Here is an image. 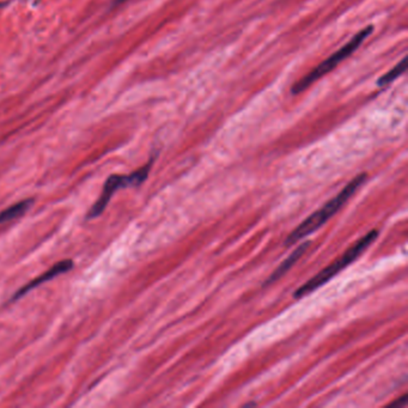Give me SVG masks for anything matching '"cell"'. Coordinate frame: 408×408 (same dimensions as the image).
<instances>
[{"instance_id": "cell-6", "label": "cell", "mask_w": 408, "mask_h": 408, "mask_svg": "<svg viewBox=\"0 0 408 408\" xmlns=\"http://www.w3.org/2000/svg\"><path fill=\"white\" fill-rule=\"evenodd\" d=\"M309 246H310V242H309V241H306V242H304L301 244V246H298L297 248L295 249V251H293V253L291 254V255L288 256L284 262H282V264L279 265V267H278V268L275 269L271 275H269L268 279L264 283V286H268V285L274 284V283L277 282V280H279L283 275L286 274V273L292 268L293 265H295L296 262L302 257L303 254L306 251V249L309 248Z\"/></svg>"}, {"instance_id": "cell-5", "label": "cell", "mask_w": 408, "mask_h": 408, "mask_svg": "<svg viewBox=\"0 0 408 408\" xmlns=\"http://www.w3.org/2000/svg\"><path fill=\"white\" fill-rule=\"evenodd\" d=\"M73 265H74L73 261H72L71 259L61 260V261L56 262V264L54 265L53 267H51L48 271H46L45 273H42V274H40L37 278H35V279H33L31 282L28 283V284H25L24 286L20 287L19 290L16 291V292L14 293V296L10 298L7 303H15L16 301L24 297L27 293H29L31 290H34V288L45 284V283L49 282V280H53L54 278L59 277L60 274H64V273L71 271V269L73 268Z\"/></svg>"}, {"instance_id": "cell-9", "label": "cell", "mask_w": 408, "mask_h": 408, "mask_svg": "<svg viewBox=\"0 0 408 408\" xmlns=\"http://www.w3.org/2000/svg\"><path fill=\"white\" fill-rule=\"evenodd\" d=\"M406 405H407V395H404V396H402L401 399L396 400V401L393 402V404H391L390 406H393V407H396V406L405 407V406H406Z\"/></svg>"}, {"instance_id": "cell-3", "label": "cell", "mask_w": 408, "mask_h": 408, "mask_svg": "<svg viewBox=\"0 0 408 408\" xmlns=\"http://www.w3.org/2000/svg\"><path fill=\"white\" fill-rule=\"evenodd\" d=\"M373 28L370 25V27H366L365 29L360 30L359 33L355 34L346 45L341 47L339 51L335 52L333 55L327 58L323 62H321L319 66H316L313 71L309 72L302 79L298 80L296 84H293L292 88H291V93H292V95H298V93L303 92V91L308 89L311 84H314L316 80H319V78L326 76L327 73L333 71L340 62L344 61L351 54H353L357 51L358 47L362 45L364 41H365V38L373 33Z\"/></svg>"}, {"instance_id": "cell-1", "label": "cell", "mask_w": 408, "mask_h": 408, "mask_svg": "<svg viewBox=\"0 0 408 408\" xmlns=\"http://www.w3.org/2000/svg\"><path fill=\"white\" fill-rule=\"evenodd\" d=\"M366 178H368L366 174H359L358 176H355L350 183L346 184V187H345L337 195H335L332 200H329L326 205H323L321 209L318 210L316 212H314L311 215H309L303 223H301V224L287 236L286 241H285V246H293V244L297 243L298 241L303 240L304 237H306L308 235H310V233L319 230L329 218L333 217L335 213L346 204L348 199L358 191V188H360V187L363 186L364 182L366 181Z\"/></svg>"}, {"instance_id": "cell-10", "label": "cell", "mask_w": 408, "mask_h": 408, "mask_svg": "<svg viewBox=\"0 0 408 408\" xmlns=\"http://www.w3.org/2000/svg\"><path fill=\"white\" fill-rule=\"evenodd\" d=\"M126 1V0H115V1H114V4L115 5H120V4H122V2H124Z\"/></svg>"}, {"instance_id": "cell-11", "label": "cell", "mask_w": 408, "mask_h": 408, "mask_svg": "<svg viewBox=\"0 0 408 408\" xmlns=\"http://www.w3.org/2000/svg\"><path fill=\"white\" fill-rule=\"evenodd\" d=\"M248 406H256V404H255V402H251V404L244 405V407H248Z\"/></svg>"}, {"instance_id": "cell-4", "label": "cell", "mask_w": 408, "mask_h": 408, "mask_svg": "<svg viewBox=\"0 0 408 408\" xmlns=\"http://www.w3.org/2000/svg\"><path fill=\"white\" fill-rule=\"evenodd\" d=\"M153 160H150L146 165L140 168L139 170L134 171L131 175H111L106 178L105 184H103V191L98 200H96L95 204L88 212L87 219H93L97 218L105 212L106 205L110 201L111 196L121 188H127V187H138L145 182L149 176L150 170H151Z\"/></svg>"}, {"instance_id": "cell-2", "label": "cell", "mask_w": 408, "mask_h": 408, "mask_svg": "<svg viewBox=\"0 0 408 408\" xmlns=\"http://www.w3.org/2000/svg\"><path fill=\"white\" fill-rule=\"evenodd\" d=\"M378 236V230H371L370 232L366 233L364 237L358 240L357 242L353 244L352 247L347 249L339 259L335 260L333 264L329 265L328 267H326L324 269H322L321 272H319L315 277H313L311 279H309L305 284H303L300 288H297L295 293H293V297L295 298H302L308 296L309 293H311L313 291L318 290L319 287H321L322 285L326 284L328 280H331L332 278H334L335 275L337 274L340 271H342L344 268H346L348 265L352 264L355 260H357L369 247L371 246L376 241Z\"/></svg>"}, {"instance_id": "cell-8", "label": "cell", "mask_w": 408, "mask_h": 408, "mask_svg": "<svg viewBox=\"0 0 408 408\" xmlns=\"http://www.w3.org/2000/svg\"><path fill=\"white\" fill-rule=\"evenodd\" d=\"M406 69H407V59L404 58L401 61L399 62V64L395 65L390 71L387 72L386 74H383V76L379 78L377 85L381 88L387 87L388 84L393 83L396 78H399L400 76H401V74L406 71Z\"/></svg>"}, {"instance_id": "cell-7", "label": "cell", "mask_w": 408, "mask_h": 408, "mask_svg": "<svg viewBox=\"0 0 408 408\" xmlns=\"http://www.w3.org/2000/svg\"><path fill=\"white\" fill-rule=\"evenodd\" d=\"M33 204V199H25L17 202V204L12 205V206L7 207V209H5L4 211L0 212V224L11 222V220H15L17 219V218L22 217V215L30 209Z\"/></svg>"}]
</instances>
